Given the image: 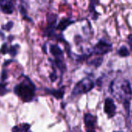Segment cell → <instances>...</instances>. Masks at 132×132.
<instances>
[{
	"instance_id": "1",
	"label": "cell",
	"mask_w": 132,
	"mask_h": 132,
	"mask_svg": "<svg viewBox=\"0 0 132 132\" xmlns=\"http://www.w3.org/2000/svg\"><path fill=\"white\" fill-rule=\"evenodd\" d=\"M112 94L118 98V101H121L126 111L129 112L130 100L132 97V84L128 80H122L116 83L112 82L111 86Z\"/></svg>"
},
{
	"instance_id": "2",
	"label": "cell",
	"mask_w": 132,
	"mask_h": 132,
	"mask_svg": "<svg viewBox=\"0 0 132 132\" xmlns=\"http://www.w3.org/2000/svg\"><path fill=\"white\" fill-rule=\"evenodd\" d=\"M36 87L32 82L26 77L24 80L16 85L14 88L15 94L19 97L24 102H30L33 100L35 96Z\"/></svg>"
},
{
	"instance_id": "3",
	"label": "cell",
	"mask_w": 132,
	"mask_h": 132,
	"mask_svg": "<svg viewBox=\"0 0 132 132\" xmlns=\"http://www.w3.org/2000/svg\"><path fill=\"white\" fill-rule=\"evenodd\" d=\"M94 85L95 83L91 79V77H84L75 85L72 91V96L76 97L83 94H87L94 87Z\"/></svg>"
},
{
	"instance_id": "4",
	"label": "cell",
	"mask_w": 132,
	"mask_h": 132,
	"mask_svg": "<svg viewBox=\"0 0 132 132\" xmlns=\"http://www.w3.org/2000/svg\"><path fill=\"white\" fill-rule=\"evenodd\" d=\"M112 47L113 46L111 43H108L104 39H101L94 47L91 55L95 54L97 56H103L111 52L112 50Z\"/></svg>"
},
{
	"instance_id": "5",
	"label": "cell",
	"mask_w": 132,
	"mask_h": 132,
	"mask_svg": "<svg viewBox=\"0 0 132 132\" xmlns=\"http://www.w3.org/2000/svg\"><path fill=\"white\" fill-rule=\"evenodd\" d=\"M84 124L87 128V132H96V117L88 113L84 115Z\"/></svg>"
},
{
	"instance_id": "6",
	"label": "cell",
	"mask_w": 132,
	"mask_h": 132,
	"mask_svg": "<svg viewBox=\"0 0 132 132\" xmlns=\"http://www.w3.org/2000/svg\"><path fill=\"white\" fill-rule=\"evenodd\" d=\"M116 105L114 104V100L111 98H107L104 102V112L109 118H113L116 114Z\"/></svg>"
},
{
	"instance_id": "7",
	"label": "cell",
	"mask_w": 132,
	"mask_h": 132,
	"mask_svg": "<svg viewBox=\"0 0 132 132\" xmlns=\"http://www.w3.org/2000/svg\"><path fill=\"white\" fill-rule=\"evenodd\" d=\"M50 50V53L53 54V56L55 57L54 61H56V62H64L63 53L58 45H56V44L51 45Z\"/></svg>"
},
{
	"instance_id": "8",
	"label": "cell",
	"mask_w": 132,
	"mask_h": 132,
	"mask_svg": "<svg viewBox=\"0 0 132 132\" xmlns=\"http://www.w3.org/2000/svg\"><path fill=\"white\" fill-rule=\"evenodd\" d=\"M0 10L6 14H12L14 11V5L11 1H0Z\"/></svg>"
},
{
	"instance_id": "9",
	"label": "cell",
	"mask_w": 132,
	"mask_h": 132,
	"mask_svg": "<svg viewBox=\"0 0 132 132\" xmlns=\"http://www.w3.org/2000/svg\"><path fill=\"white\" fill-rule=\"evenodd\" d=\"M73 22V21H71L69 19H63L59 22L58 26H56V29L60 30V31H63Z\"/></svg>"
},
{
	"instance_id": "10",
	"label": "cell",
	"mask_w": 132,
	"mask_h": 132,
	"mask_svg": "<svg viewBox=\"0 0 132 132\" xmlns=\"http://www.w3.org/2000/svg\"><path fill=\"white\" fill-rule=\"evenodd\" d=\"M47 91L48 94H52L56 99H62L64 95V90L63 88L59 90H47Z\"/></svg>"
},
{
	"instance_id": "11",
	"label": "cell",
	"mask_w": 132,
	"mask_h": 132,
	"mask_svg": "<svg viewBox=\"0 0 132 132\" xmlns=\"http://www.w3.org/2000/svg\"><path fill=\"white\" fill-rule=\"evenodd\" d=\"M57 15L55 14H49L47 16V22H48V27L55 28V25L56 23Z\"/></svg>"
},
{
	"instance_id": "12",
	"label": "cell",
	"mask_w": 132,
	"mask_h": 132,
	"mask_svg": "<svg viewBox=\"0 0 132 132\" xmlns=\"http://www.w3.org/2000/svg\"><path fill=\"white\" fill-rule=\"evenodd\" d=\"M102 62H103V57H101V56H97V57H96L95 59H94V60L89 61V62H88V64H90V65H91V66H94V67H100V66L101 65Z\"/></svg>"
},
{
	"instance_id": "13",
	"label": "cell",
	"mask_w": 132,
	"mask_h": 132,
	"mask_svg": "<svg viewBox=\"0 0 132 132\" xmlns=\"http://www.w3.org/2000/svg\"><path fill=\"white\" fill-rule=\"evenodd\" d=\"M118 53L119 54L120 56L121 57H125V56H128L130 55V52L128 50V48L125 46H122L118 50Z\"/></svg>"
},
{
	"instance_id": "14",
	"label": "cell",
	"mask_w": 132,
	"mask_h": 132,
	"mask_svg": "<svg viewBox=\"0 0 132 132\" xmlns=\"http://www.w3.org/2000/svg\"><path fill=\"white\" fill-rule=\"evenodd\" d=\"M19 45H14V46H12L10 48H9V53L12 56H15L16 54H17V52H18V48H19Z\"/></svg>"
},
{
	"instance_id": "15",
	"label": "cell",
	"mask_w": 132,
	"mask_h": 132,
	"mask_svg": "<svg viewBox=\"0 0 132 132\" xmlns=\"http://www.w3.org/2000/svg\"><path fill=\"white\" fill-rule=\"evenodd\" d=\"M8 92L6 89V84H0V96L5 94Z\"/></svg>"
},
{
	"instance_id": "16",
	"label": "cell",
	"mask_w": 132,
	"mask_h": 132,
	"mask_svg": "<svg viewBox=\"0 0 132 132\" xmlns=\"http://www.w3.org/2000/svg\"><path fill=\"white\" fill-rule=\"evenodd\" d=\"M9 48L8 47L7 43H4V44L2 46V47H1L0 52H1L2 54H5V53H9Z\"/></svg>"
},
{
	"instance_id": "17",
	"label": "cell",
	"mask_w": 132,
	"mask_h": 132,
	"mask_svg": "<svg viewBox=\"0 0 132 132\" xmlns=\"http://www.w3.org/2000/svg\"><path fill=\"white\" fill-rule=\"evenodd\" d=\"M12 26H13V22H9L6 25L2 26V29L6 31H9L12 28Z\"/></svg>"
},
{
	"instance_id": "18",
	"label": "cell",
	"mask_w": 132,
	"mask_h": 132,
	"mask_svg": "<svg viewBox=\"0 0 132 132\" xmlns=\"http://www.w3.org/2000/svg\"><path fill=\"white\" fill-rule=\"evenodd\" d=\"M29 128H30V125L29 124H23L20 129H21L22 132H29Z\"/></svg>"
},
{
	"instance_id": "19",
	"label": "cell",
	"mask_w": 132,
	"mask_h": 132,
	"mask_svg": "<svg viewBox=\"0 0 132 132\" xmlns=\"http://www.w3.org/2000/svg\"><path fill=\"white\" fill-rule=\"evenodd\" d=\"M53 70H54V69H53ZM50 80H51V81H52V82H54V81L56 80V78H57V75H56V70H53V72L50 74Z\"/></svg>"
},
{
	"instance_id": "20",
	"label": "cell",
	"mask_w": 132,
	"mask_h": 132,
	"mask_svg": "<svg viewBox=\"0 0 132 132\" xmlns=\"http://www.w3.org/2000/svg\"><path fill=\"white\" fill-rule=\"evenodd\" d=\"M1 78H2V81H5V80L7 79V72H6L5 70H4L2 71Z\"/></svg>"
},
{
	"instance_id": "21",
	"label": "cell",
	"mask_w": 132,
	"mask_h": 132,
	"mask_svg": "<svg viewBox=\"0 0 132 132\" xmlns=\"http://www.w3.org/2000/svg\"><path fill=\"white\" fill-rule=\"evenodd\" d=\"M127 40H128V44H129L131 49L132 50V34H130V35L128 36Z\"/></svg>"
},
{
	"instance_id": "22",
	"label": "cell",
	"mask_w": 132,
	"mask_h": 132,
	"mask_svg": "<svg viewBox=\"0 0 132 132\" xmlns=\"http://www.w3.org/2000/svg\"><path fill=\"white\" fill-rule=\"evenodd\" d=\"M12 132H22L20 128H19L18 126H15L12 128Z\"/></svg>"
},
{
	"instance_id": "23",
	"label": "cell",
	"mask_w": 132,
	"mask_h": 132,
	"mask_svg": "<svg viewBox=\"0 0 132 132\" xmlns=\"http://www.w3.org/2000/svg\"><path fill=\"white\" fill-rule=\"evenodd\" d=\"M114 132H121V131H114Z\"/></svg>"
}]
</instances>
